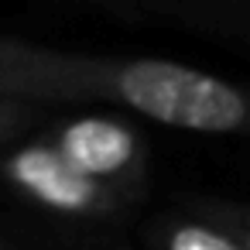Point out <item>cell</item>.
I'll use <instances>...</instances> for the list:
<instances>
[{
	"instance_id": "6da1fadb",
	"label": "cell",
	"mask_w": 250,
	"mask_h": 250,
	"mask_svg": "<svg viewBox=\"0 0 250 250\" xmlns=\"http://www.w3.org/2000/svg\"><path fill=\"white\" fill-rule=\"evenodd\" d=\"M0 100L103 103L161 127L250 137V86L165 59H106L0 35Z\"/></svg>"
},
{
	"instance_id": "5b68a950",
	"label": "cell",
	"mask_w": 250,
	"mask_h": 250,
	"mask_svg": "<svg viewBox=\"0 0 250 250\" xmlns=\"http://www.w3.org/2000/svg\"><path fill=\"white\" fill-rule=\"evenodd\" d=\"M151 250H243V243L202 209L192 216H161L147 226Z\"/></svg>"
},
{
	"instance_id": "52a82bcc",
	"label": "cell",
	"mask_w": 250,
	"mask_h": 250,
	"mask_svg": "<svg viewBox=\"0 0 250 250\" xmlns=\"http://www.w3.org/2000/svg\"><path fill=\"white\" fill-rule=\"evenodd\" d=\"M31 110H38L35 103H21V100H0V141H4L14 127H21Z\"/></svg>"
},
{
	"instance_id": "8992f818",
	"label": "cell",
	"mask_w": 250,
	"mask_h": 250,
	"mask_svg": "<svg viewBox=\"0 0 250 250\" xmlns=\"http://www.w3.org/2000/svg\"><path fill=\"white\" fill-rule=\"evenodd\" d=\"M206 216H212L216 223H223L240 243L243 250H250V206H233V202H206L202 206Z\"/></svg>"
},
{
	"instance_id": "3957f363",
	"label": "cell",
	"mask_w": 250,
	"mask_h": 250,
	"mask_svg": "<svg viewBox=\"0 0 250 250\" xmlns=\"http://www.w3.org/2000/svg\"><path fill=\"white\" fill-rule=\"evenodd\" d=\"M52 144L76 171H83L93 182H103L127 195H137V188L144 185V171H147L144 141L130 124L117 117H103V113L76 117L59 127Z\"/></svg>"
},
{
	"instance_id": "7a4b0ae2",
	"label": "cell",
	"mask_w": 250,
	"mask_h": 250,
	"mask_svg": "<svg viewBox=\"0 0 250 250\" xmlns=\"http://www.w3.org/2000/svg\"><path fill=\"white\" fill-rule=\"evenodd\" d=\"M4 178L31 202L69 219H103L120 212L134 195L76 171L52 141L21 144L4 161Z\"/></svg>"
},
{
	"instance_id": "277c9868",
	"label": "cell",
	"mask_w": 250,
	"mask_h": 250,
	"mask_svg": "<svg viewBox=\"0 0 250 250\" xmlns=\"http://www.w3.org/2000/svg\"><path fill=\"white\" fill-rule=\"evenodd\" d=\"M127 21H158L178 31L250 45V0H147L117 7Z\"/></svg>"
}]
</instances>
